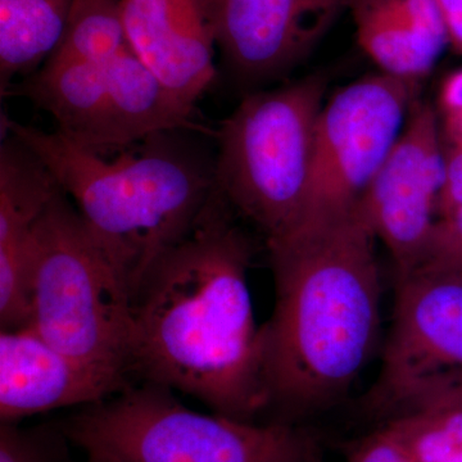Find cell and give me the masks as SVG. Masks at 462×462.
<instances>
[{
	"instance_id": "1",
	"label": "cell",
	"mask_w": 462,
	"mask_h": 462,
	"mask_svg": "<svg viewBox=\"0 0 462 462\" xmlns=\"http://www.w3.org/2000/svg\"><path fill=\"white\" fill-rule=\"evenodd\" d=\"M239 220L216 189L154 267L134 300L130 374L254 421L267 398L247 279L254 243Z\"/></svg>"
},
{
	"instance_id": "2",
	"label": "cell",
	"mask_w": 462,
	"mask_h": 462,
	"mask_svg": "<svg viewBox=\"0 0 462 462\" xmlns=\"http://www.w3.org/2000/svg\"><path fill=\"white\" fill-rule=\"evenodd\" d=\"M376 240L357 205L266 243L275 284L261 327L267 409L311 415L348 393L379 336Z\"/></svg>"
},
{
	"instance_id": "3",
	"label": "cell",
	"mask_w": 462,
	"mask_h": 462,
	"mask_svg": "<svg viewBox=\"0 0 462 462\" xmlns=\"http://www.w3.org/2000/svg\"><path fill=\"white\" fill-rule=\"evenodd\" d=\"M7 132L29 145L124 276L133 300L157 263L196 225L216 189L215 154L197 134H154L114 156L84 151L57 132L16 123Z\"/></svg>"
},
{
	"instance_id": "4",
	"label": "cell",
	"mask_w": 462,
	"mask_h": 462,
	"mask_svg": "<svg viewBox=\"0 0 462 462\" xmlns=\"http://www.w3.org/2000/svg\"><path fill=\"white\" fill-rule=\"evenodd\" d=\"M29 278V327L91 372L129 384L132 293L63 190L33 231Z\"/></svg>"
},
{
	"instance_id": "5",
	"label": "cell",
	"mask_w": 462,
	"mask_h": 462,
	"mask_svg": "<svg viewBox=\"0 0 462 462\" xmlns=\"http://www.w3.org/2000/svg\"><path fill=\"white\" fill-rule=\"evenodd\" d=\"M88 462H314L318 442L291 422L256 424L188 409L143 382L60 424Z\"/></svg>"
},
{
	"instance_id": "6",
	"label": "cell",
	"mask_w": 462,
	"mask_h": 462,
	"mask_svg": "<svg viewBox=\"0 0 462 462\" xmlns=\"http://www.w3.org/2000/svg\"><path fill=\"white\" fill-rule=\"evenodd\" d=\"M325 90V79L310 75L248 94L215 134L216 187L266 243L300 221Z\"/></svg>"
},
{
	"instance_id": "7",
	"label": "cell",
	"mask_w": 462,
	"mask_h": 462,
	"mask_svg": "<svg viewBox=\"0 0 462 462\" xmlns=\"http://www.w3.org/2000/svg\"><path fill=\"white\" fill-rule=\"evenodd\" d=\"M12 93L48 112L67 141L98 156H114L158 133L203 132L132 45L87 60L48 58Z\"/></svg>"
},
{
	"instance_id": "8",
	"label": "cell",
	"mask_w": 462,
	"mask_h": 462,
	"mask_svg": "<svg viewBox=\"0 0 462 462\" xmlns=\"http://www.w3.org/2000/svg\"><path fill=\"white\" fill-rule=\"evenodd\" d=\"M419 91V81L378 72L325 102L316 125L305 203L293 231L329 223L356 208L400 136Z\"/></svg>"
},
{
	"instance_id": "9",
	"label": "cell",
	"mask_w": 462,
	"mask_h": 462,
	"mask_svg": "<svg viewBox=\"0 0 462 462\" xmlns=\"http://www.w3.org/2000/svg\"><path fill=\"white\" fill-rule=\"evenodd\" d=\"M462 375V275L415 272L396 281L393 325L365 410L387 421Z\"/></svg>"
},
{
	"instance_id": "10",
	"label": "cell",
	"mask_w": 462,
	"mask_h": 462,
	"mask_svg": "<svg viewBox=\"0 0 462 462\" xmlns=\"http://www.w3.org/2000/svg\"><path fill=\"white\" fill-rule=\"evenodd\" d=\"M446 178L437 109L412 103L400 136L361 199L360 208L396 269V281L420 266Z\"/></svg>"
},
{
	"instance_id": "11",
	"label": "cell",
	"mask_w": 462,
	"mask_h": 462,
	"mask_svg": "<svg viewBox=\"0 0 462 462\" xmlns=\"http://www.w3.org/2000/svg\"><path fill=\"white\" fill-rule=\"evenodd\" d=\"M351 0H212L216 42L243 83L284 78L315 50Z\"/></svg>"
},
{
	"instance_id": "12",
	"label": "cell",
	"mask_w": 462,
	"mask_h": 462,
	"mask_svg": "<svg viewBox=\"0 0 462 462\" xmlns=\"http://www.w3.org/2000/svg\"><path fill=\"white\" fill-rule=\"evenodd\" d=\"M120 8L136 56L194 112L217 74L212 0H120Z\"/></svg>"
},
{
	"instance_id": "13",
	"label": "cell",
	"mask_w": 462,
	"mask_h": 462,
	"mask_svg": "<svg viewBox=\"0 0 462 462\" xmlns=\"http://www.w3.org/2000/svg\"><path fill=\"white\" fill-rule=\"evenodd\" d=\"M7 132V130H5ZM62 188L50 167L14 134L0 144V328L30 322L29 254L33 231Z\"/></svg>"
},
{
	"instance_id": "14",
	"label": "cell",
	"mask_w": 462,
	"mask_h": 462,
	"mask_svg": "<svg viewBox=\"0 0 462 462\" xmlns=\"http://www.w3.org/2000/svg\"><path fill=\"white\" fill-rule=\"evenodd\" d=\"M129 384L87 369L30 327L0 333V420L89 406Z\"/></svg>"
},
{
	"instance_id": "15",
	"label": "cell",
	"mask_w": 462,
	"mask_h": 462,
	"mask_svg": "<svg viewBox=\"0 0 462 462\" xmlns=\"http://www.w3.org/2000/svg\"><path fill=\"white\" fill-rule=\"evenodd\" d=\"M74 0H0V91L38 71L57 50Z\"/></svg>"
},
{
	"instance_id": "16",
	"label": "cell",
	"mask_w": 462,
	"mask_h": 462,
	"mask_svg": "<svg viewBox=\"0 0 462 462\" xmlns=\"http://www.w3.org/2000/svg\"><path fill=\"white\" fill-rule=\"evenodd\" d=\"M348 11L358 44L382 74L420 83L445 51L380 0H351Z\"/></svg>"
},
{
	"instance_id": "17",
	"label": "cell",
	"mask_w": 462,
	"mask_h": 462,
	"mask_svg": "<svg viewBox=\"0 0 462 462\" xmlns=\"http://www.w3.org/2000/svg\"><path fill=\"white\" fill-rule=\"evenodd\" d=\"M415 462H462V407H430L383 422Z\"/></svg>"
},
{
	"instance_id": "18",
	"label": "cell",
	"mask_w": 462,
	"mask_h": 462,
	"mask_svg": "<svg viewBox=\"0 0 462 462\" xmlns=\"http://www.w3.org/2000/svg\"><path fill=\"white\" fill-rule=\"evenodd\" d=\"M67 443L69 438L60 427L0 424V462H67Z\"/></svg>"
},
{
	"instance_id": "19",
	"label": "cell",
	"mask_w": 462,
	"mask_h": 462,
	"mask_svg": "<svg viewBox=\"0 0 462 462\" xmlns=\"http://www.w3.org/2000/svg\"><path fill=\"white\" fill-rule=\"evenodd\" d=\"M416 272L462 275V205L451 214L437 218Z\"/></svg>"
},
{
	"instance_id": "20",
	"label": "cell",
	"mask_w": 462,
	"mask_h": 462,
	"mask_svg": "<svg viewBox=\"0 0 462 462\" xmlns=\"http://www.w3.org/2000/svg\"><path fill=\"white\" fill-rule=\"evenodd\" d=\"M436 109L445 148L462 147V69L443 81Z\"/></svg>"
},
{
	"instance_id": "21",
	"label": "cell",
	"mask_w": 462,
	"mask_h": 462,
	"mask_svg": "<svg viewBox=\"0 0 462 462\" xmlns=\"http://www.w3.org/2000/svg\"><path fill=\"white\" fill-rule=\"evenodd\" d=\"M346 462H415L409 449L388 424L365 437L349 452Z\"/></svg>"
},
{
	"instance_id": "22",
	"label": "cell",
	"mask_w": 462,
	"mask_h": 462,
	"mask_svg": "<svg viewBox=\"0 0 462 462\" xmlns=\"http://www.w3.org/2000/svg\"><path fill=\"white\" fill-rule=\"evenodd\" d=\"M445 156L446 178L438 202L437 217L451 214L462 205V147L445 148Z\"/></svg>"
},
{
	"instance_id": "23",
	"label": "cell",
	"mask_w": 462,
	"mask_h": 462,
	"mask_svg": "<svg viewBox=\"0 0 462 462\" xmlns=\"http://www.w3.org/2000/svg\"><path fill=\"white\" fill-rule=\"evenodd\" d=\"M449 47L462 54V0H437Z\"/></svg>"
},
{
	"instance_id": "24",
	"label": "cell",
	"mask_w": 462,
	"mask_h": 462,
	"mask_svg": "<svg viewBox=\"0 0 462 462\" xmlns=\"http://www.w3.org/2000/svg\"><path fill=\"white\" fill-rule=\"evenodd\" d=\"M447 406L462 407V375L456 376V378L445 383L442 387L438 388L430 396L425 398L412 411L421 409H430V407Z\"/></svg>"
},
{
	"instance_id": "25",
	"label": "cell",
	"mask_w": 462,
	"mask_h": 462,
	"mask_svg": "<svg viewBox=\"0 0 462 462\" xmlns=\"http://www.w3.org/2000/svg\"><path fill=\"white\" fill-rule=\"evenodd\" d=\"M314 462H322L321 455Z\"/></svg>"
}]
</instances>
